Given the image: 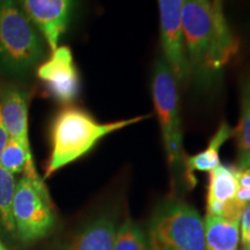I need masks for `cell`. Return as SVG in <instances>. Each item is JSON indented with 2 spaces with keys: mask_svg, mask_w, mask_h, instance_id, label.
Listing matches in <instances>:
<instances>
[{
  "mask_svg": "<svg viewBox=\"0 0 250 250\" xmlns=\"http://www.w3.org/2000/svg\"><path fill=\"white\" fill-rule=\"evenodd\" d=\"M147 117L149 115L110 123H100L83 109L62 108L55 116L50 130L51 155L45 170V177L86 155L108 134L139 123Z\"/></svg>",
  "mask_w": 250,
  "mask_h": 250,
  "instance_id": "cell-1",
  "label": "cell"
},
{
  "mask_svg": "<svg viewBox=\"0 0 250 250\" xmlns=\"http://www.w3.org/2000/svg\"><path fill=\"white\" fill-rule=\"evenodd\" d=\"M182 27L190 77L212 83L232 56L219 39L210 0H183Z\"/></svg>",
  "mask_w": 250,
  "mask_h": 250,
  "instance_id": "cell-2",
  "label": "cell"
},
{
  "mask_svg": "<svg viewBox=\"0 0 250 250\" xmlns=\"http://www.w3.org/2000/svg\"><path fill=\"white\" fill-rule=\"evenodd\" d=\"M43 55L35 26L15 0H0V67L11 77H24Z\"/></svg>",
  "mask_w": 250,
  "mask_h": 250,
  "instance_id": "cell-3",
  "label": "cell"
},
{
  "mask_svg": "<svg viewBox=\"0 0 250 250\" xmlns=\"http://www.w3.org/2000/svg\"><path fill=\"white\" fill-rule=\"evenodd\" d=\"M149 241L153 250H206L204 223L192 206L166 202L153 215Z\"/></svg>",
  "mask_w": 250,
  "mask_h": 250,
  "instance_id": "cell-4",
  "label": "cell"
},
{
  "mask_svg": "<svg viewBox=\"0 0 250 250\" xmlns=\"http://www.w3.org/2000/svg\"><path fill=\"white\" fill-rule=\"evenodd\" d=\"M13 219L19 236L26 243L45 236L54 227L55 208L39 175L23 174L15 186Z\"/></svg>",
  "mask_w": 250,
  "mask_h": 250,
  "instance_id": "cell-5",
  "label": "cell"
},
{
  "mask_svg": "<svg viewBox=\"0 0 250 250\" xmlns=\"http://www.w3.org/2000/svg\"><path fill=\"white\" fill-rule=\"evenodd\" d=\"M152 94L154 108L171 168L183 164V133L180 114V99L177 81L165 59H158L152 78Z\"/></svg>",
  "mask_w": 250,
  "mask_h": 250,
  "instance_id": "cell-6",
  "label": "cell"
},
{
  "mask_svg": "<svg viewBox=\"0 0 250 250\" xmlns=\"http://www.w3.org/2000/svg\"><path fill=\"white\" fill-rule=\"evenodd\" d=\"M158 4L164 59L176 81L186 83L190 79V72L183 41V0H158Z\"/></svg>",
  "mask_w": 250,
  "mask_h": 250,
  "instance_id": "cell-7",
  "label": "cell"
},
{
  "mask_svg": "<svg viewBox=\"0 0 250 250\" xmlns=\"http://www.w3.org/2000/svg\"><path fill=\"white\" fill-rule=\"evenodd\" d=\"M37 77L50 95L62 104H70L80 93V77L71 49L58 46L48 61L37 68Z\"/></svg>",
  "mask_w": 250,
  "mask_h": 250,
  "instance_id": "cell-8",
  "label": "cell"
},
{
  "mask_svg": "<svg viewBox=\"0 0 250 250\" xmlns=\"http://www.w3.org/2000/svg\"><path fill=\"white\" fill-rule=\"evenodd\" d=\"M22 11L39 28L51 51L58 48L70 23L73 0H19Z\"/></svg>",
  "mask_w": 250,
  "mask_h": 250,
  "instance_id": "cell-9",
  "label": "cell"
},
{
  "mask_svg": "<svg viewBox=\"0 0 250 250\" xmlns=\"http://www.w3.org/2000/svg\"><path fill=\"white\" fill-rule=\"evenodd\" d=\"M237 180L234 166L220 165L210 171L208 191V215H217L229 221H240L245 208L235 199Z\"/></svg>",
  "mask_w": 250,
  "mask_h": 250,
  "instance_id": "cell-10",
  "label": "cell"
},
{
  "mask_svg": "<svg viewBox=\"0 0 250 250\" xmlns=\"http://www.w3.org/2000/svg\"><path fill=\"white\" fill-rule=\"evenodd\" d=\"M0 112L8 137L31 152L28 137V94L17 87H9L0 94Z\"/></svg>",
  "mask_w": 250,
  "mask_h": 250,
  "instance_id": "cell-11",
  "label": "cell"
},
{
  "mask_svg": "<svg viewBox=\"0 0 250 250\" xmlns=\"http://www.w3.org/2000/svg\"><path fill=\"white\" fill-rule=\"evenodd\" d=\"M232 136L233 129L230 125L227 122H223L204 151L184 159L188 182L191 183L192 186L195 184L196 180L193 177V171H211L221 165L219 152H220L221 146Z\"/></svg>",
  "mask_w": 250,
  "mask_h": 250,
  "instance_id": "cell-12",
  "label": "cell"
},
{
  "mask_svg": "<svg viewBox=\"0 0 250 250\" xmlns=\"http://www.w3.org/2000/svg\"><path fill=\"white\" fill-rule=\"evenodd\" d=\"M115 243V224L110 218L101 217L87 225L78 234L68 250H112Z\"/></svg>",
  "mask_w": 250,
  "mask_h": 250,
  "instance_id": "cell-13",
  "label": "cell"
},
{
  "mask_svg": "<svg viewBox=\"0 0 250 250\" xmlns=\"http://www.w3.org/2000/svg\"><path fill=\"white\" fill-rule=\"evenodd\" d=\"M204 232L208 250H236L239 221H229L217 215H206Z\"/></svg>",
  "mask_w": 250,
  "mask_h": 250,
  "instance_id": "cell-14",
  "label": "cell"
},
{
  "mask_svg": "<svg viewBox=\"0 0 250 250\" xmlns=\"http://www.w3.org/2000/svg\"><path fill=\"white\" fill-rule=\"evenodd\" d=\"M237 145V167L250 170V78L243 80L241 87V112L235 129H233Z\"/></svg>",
  "mask_w": 250,
  "mask_h": 250,
  "instance_id": "cell-15",
  "label": "cell"
},
{
  "mask_svg": "<svg viewBox=\"0 0 250 250\" xmlns=\"http://www.w3.org/2000/svg\"><path fill=\"white\" fill-rule=\"evenodd\" d=\"M0 166L13 175L19 173H23L29 176L39 175L34 166L31 152L26 151L22 145L11 138L8 139L0 156Z\"/></svg>",
  "mask_w": 250,
  "mask_h": 250,
  "instance_id": "cell-16",
  "label": "cell"
},
{
  "mask_svg": "<svg viewBox=\"0 0 250 250\" xmlns=\"http://www.w3.org/2000/svg\"><path fill=\"white\" fill-rule=\"evenodd\" d=\"M14 175L0 166V219L9 232L14 230L13 198L15 191Z\"/></svg>",
  "mask_w": 250,
  "mask_h": 250,
  "instance_id": "cell-17",
  "label": "cell"
},
{
  "mask_svg": "<svg viewBox=\"0 0 250 250\" xmlns=\"http://www.w3.org/2000/svg\"><path fill=\"white\" fill-rule=\"evenodd\" d=\"M112 250H146L139 227L132 221H125L118 229Z\"/></svg>",
  "mask_w": 250,
  "mask_h": 250,
  "instance_id": "cell-18",
  "label": "cell"
},
{
  "mask_svg": "<svg viewBox=\"0 0 250 250\" xmlns=\"http://www.w3.org/2000/svg\"><path fill=\"white\" fill-rule=\"evenodd\" d=\"M211 8L212 13H213L215 27H217V31L221 44H223L225 50H226L228 54L233 56L236 52L237 43L236 41L234 40L232 33H230L229 28L227 26L226 19H225L224 14L223 0H212Z\"/></svg>",
  "mask_w": 250,
  "mask_h": 250,
  "instance_id": "cell-19",
  "label": "cell"
},
{
  "mask_svg": "<svg viewBox=\"0 0 250 250\" xmlns=\"http://www.w3.org/2000/svg\"><path fill=\"white\" fill-rule=\"evenodd\" d=\"M242 243L247 249H250V204L247 206L241 215Z\"/></svg>",
  "mask_w": 250,
  "mask_h": 250,
  "instance_id": "cell-20",
  "label": "cell"
},
{
  "mask_svg": "<svg viewBox=\"0 0 250 250\" xmlns=\"http://www.w3.org/2000/svg\"><path fill=\"white\" fill-rule=\"evenodd\" d=\"M9 139L7 131H6L4 124H2L1 120V112H0V156H1V153L4 151L6 144H7Z\"/></svg>",
  "mask_w": 250,
  "mask_h": 250,
  "instance_id": "cell-21",
  "label": "cell"
},
{
  "mask_svg": "<svg viewBox=\"0 0 250 250\" xmlns=\"http://www.w3.org/2000/svg\"><path fill=\"white\" fill-rule=\"evenodd\" d=\"M0 250H7V249H6V248H5V246H4V245H2V243H1V242H0Z\"/></svg>",
  "mask_w": 250,
  "mask_h": 250,
  "instance_id": "cell-22",
  "label": "cell"
},
{
  "mask_svg": "<svg viewBox=\"0 0 250 250\" xmlns=\"http://www.w3.org/2000/svg\"><path fill=\"white\" fill-rule=\"evenodd\" d=\"M247 250H250V249H247Z\"/></svg>",
  "mask_w": 250,
  "mask_h": 250,
  "instance_id": "cell-23",
  "label": "cell"
}]
</instances>
